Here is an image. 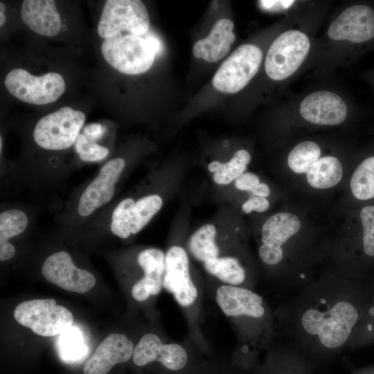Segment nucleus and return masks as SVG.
Returning <instances> with one entry per match:
<instances>
[{
  "mask_svg": "<svg viewBox=\"0 0 374 374\" xmlns=\"http://www.w3.org/2000/svg\"><path fill=\"white\" fill-rule=\"evenodd\" d=\"M320 147L313 141H303L290 152L287 164L296 173H306L310 167L320 157Z\"/></svg>",
  "mask_w": 374,
  "mask_h": 374,
  "instance_id": "obj_29",
  "label": "nucleus"
},
{
  "mask_svg": "<svg viewBox=\"0 0 374 374\" xmlns=\"http://www.w3.org/2000/svg\"><path fill=\"white\" fill-rule=\"evenodd\" d=\"M28 224L25 212L18 208L3 211L0 214V260L6 261L15 254V247L9 240L23 233Z\"/></svg>",
  "mask_w": 374,
  "mask_h": 374,
  "instance_id": "obj_24",
  "label": "nucleus"
},
{
  "mask_svg": "<svg viewBox=\"0 0 374 374\" xmlns=\"http://www.w3.org/2000/svg\"><path fill=\"white\" fill-rule=\"evenodd\" d=\"M222 162L218 161H214L211 162L208 166V170L210 172L215 173L217 172L221 166Z\"/></svg>",
  "mask_w": 374,
  "mask_h": 374,
  "instance_id": "obj_40",
  "label": "nucleus"
},
{
  "mask_svg": "<svg viewBox=\"0 0 374 374\" xmlns=\"http://www.w3.org/2000/svg\"><path fill=\"white\" fill-rule=\"evenodd\" d=\"M125 166V160L118 157L108 161L100 168L80 195L78 205L80 216L87 217L111 201Z\"/></svg>",
  "mask_w": 374,
  "mask_h": 374,
  "instance_id": "obj_13",
  "label": "nucleus"
},
{
  "mask_svg": "<svg viewBox=\"0 0 374 374\" xmlns=\"http://www.w3.org/2000/svg\"><path fill=\"white\" fill-rule=\"evenodd\" d=\"M254 196L267 197L270 193L269 186L265 183H260L251 192Z\"/></svg>",
  "mask_w": 374,
  "mask_h": 374,
  "instance_id": "obj_38",
  "label": "nucleus"
},
{
  "mask_svg": "<svg viewBox=\"0 0 374 374\" xmlns=\"http://www.w3.org/2000/svg\"><path fill=\"white\" fill-rule=\"evenodd\" d=\"M106 127L98 123L87 125L83 129V134L92 141H97L103 137L106 132Z\"/></svg>",
  "mask_w": 374,
  "mask_h": 374,
  "instance_id": "obj_36",
  "label": "nucleus"
},
{
  "mask_svg": "<svg viewBox=\"0 0 374 374\" xmlns=\"http://www.w3.org/2000/svg\"><path fill=\"white\" fill-rule=\"evenodd\" d=\"M75 149L83 161L93 162L104 159L109 154V150L83 134H80L75 143Z\"/></svg>",
  "mask_w": 374,
  "mask_h": 374,
  "instance_id": "obj_33",
  "label": "nucleus"
},
{
  "mask_svg": "<svg viewBox=\"0 0 374 374\" xmlns=\"http://www.w3.org/2000/svg\"><path fill=\"white\" fill-rule=\"evenodd\" d=\"M205 269L222 282L239 286L247 280V271L240 261L234 257L216 258L204 262Z\"/></svg>",
  "mask_w": 374,
  "mask_h": 374,
  "instance_id": "obj_26",
  "label": "nucleus"
},
{
  "mask_svg": "<svg viewBox=\"0 0 374 374\" xmlns=\"http://www.w3.org/2000/svg\"><path fill=\"white\" fill-rule=\"evenodd\" d=\"M362 235L353 254L350 278L364 280L374 277V205L364 206L360 212Z\"/></svg>",
  "mask_w": 374,
  "mask_h": 374,
  "instance_id": "obj_21",
  "label": "nucleus"
},
{
  "mask_svg": "<svg viewBox=\"0 0 374 374\" xmlns=\"http://www.w3.org/2000/svg\"><path fill=\"white\" fill-rule=\"evenodd\" d=\"M6 11V6L4 3H3L1 1L0 2V12L5 13Z\"/></svg>",
  "mask_w": 374,
  "mask_h": 374,
  "instance_id": "obj_42",
  "label": "nucleus"
},
{
  "mask_svg": "<svg viewBox=\"0 0 374 374\" xmlns=\"http://www.w3.org/2000/svg\"><path fill=\"white\" fill-rule=\"evenodd\" d=\"M149 28V15L141 1L108 0L103 7L97 30L105 39L121 32L143 35Z\"/></svg>",
  "mask_w": 374,
  "mask_h": 374,
  "instance_id": "obj_7",
  "label": "nucleus"
},
{
  "mask_svg": "<svg viewBox=\"0 0 374 374\" xmlns=\"http://www.w3.org/2000/svg\"><path fill=\"white\" fill-rule=\"evenodd\" d=\"M4 84L10 93L19 100L33 105H46L56 101L64 92L66 84L58 73L49 72L35 76L17 68L6 75Z\"/></svg>",
  "mask_w": 374,
  "mask_h": 374,
  "instance_id": "obj_6",
  "label": "nucleus"
},
{
  "mask_svg": "<svg viewBox=\"0 0 374 374\" xmlns=\"http://www.w3.org/2000/svg\"><path fill=\"white\" fill-rule=\"evenodd\" d=\"M308 184L317 189L335 186L341 179L343 167L339 160L332 156L319 158L306 172Z\"/></svg>",
  "mask_w": 374,
  "mask_h": 374,
  "instance_id": "obj_25",
  "label": "nucleus"
},
{
  "mask_svg": "<svg viewBox=\"0 0 374 374\" xmlns=\"http://www.w3.org/2000/svg\"><path fill=\"white\" fill-rule=\"evenodd\" d=\"M350 374H374V366H368L355 369Z\"/></svg>",
  "mask_w": 374,
  "mask_h": 374,
  "instance_id": "obj_39",
  "label": "nucleus"
},
{
  "mask_svg": "<svg viewBox=\"0 0 374 374\" xmlns=\"http://www.w3.org/2000/svg\"><path fill=\"white\" fill-rule=\"evenodd\" d=\"M300 228V220L294 214L278 213L271 216L262 227V244L258 248L260 260L269 267H281L283 249Z\"/></svg>",
  "mask_w": 374,
  "mask_h": 374,
  "instance_id": "obj_11",
  "label": "nucleus"
},
{
  "mask_svg": "<svg viewBox=\"0 0 374 374\" xmlns=\"http://www.w3.org/2000/svg\"><path fill=\"white\" fill-rule=\"evenodd\" d=\"M294 1H259L258 4L263 10L280 11L290 8Z\"/></svg>",
  "mask_w": 374,
  "mask_h": 374,
  "instance_id": "obj_37",
  "label": "nucleus"
},
{
  "mask_svg": "<svg viewBox=\"0 0 374 374\" xmlns=\"http://www.w3.org/2000/svg\"><path fill=\"white\" fill-rule=\"evenodd\" d=\"M216 234V228L212 224L202 226L192 234L188 249L197 260L205 262L218 257L220 251L215 243Z\"/></svg>",
  "mask_w": 374,
  "mask_h": 374,
  "instance_id": "obj_27",
  "label": "nucleus"
},
{
  "mask_svg": "<svg viewBox=\"0 0 374 374\" xmlns=\"http://www.w3.org/2000/svg\"><path fill=\"white\" fill-rule=\"evenodd\" d=\"M251 161V155L245 150H239L226 163H222L220 170L215 172L213 179L217 184L226 185L244 173Z\"/></svg>",
  "mask_w": 374,
  "mask_h": 374,
  "instance_id": "obj_31",
  "label": "nucleus"
},
{
  "mask_svg": "<svg viewBox=\"0 0 374 374\" xmlns=\"http://www.w3.org/2000/svg\"><path fill=\"white\" fill-rule=\"evenodd\" d=\"M84 121L82 112L61 107L37 121L33 130L34 141L44 150H66L75 143Z\"/></svg>",
  "mask_w": 374,
  "mask_h": 374,
  "instance_id": "obj_4",
  "label": "nucleus"
},
{
  "mask_svg": "<svg viewBox=\"0 0 374 374\" xmlns=\"http://www.w3.org/2000/svg\"><path fill=\"white\" fill-rule=\"evenodd\" d=\"M373 294L374 277L359 280L327 274L296 290L275 316L285 340L317 369L347 349Z\"/></svg>",
  "mask_w": 374,
  "mask_h": 374,
  "instance_id": "obj_1",
  "label": "nucleus"
},
{
  "mask_svg": "<svg viewBox=\"0 0 374 374\" xmlns=\"http://www.w3.org/2000/svg\"><path fill=\"white\" fill-rule=\"evenodd\" d=\"M15 320L42 337L61 334L72 326L73 317L53 299H33L19 303L14 310Z\"/></svg>",
  "mask_w": 374,
  "mask_h": 374,
  "instance_id": "obj_5",
  "label": "nucleus"
},
{
  "mask_svg": "<svg viewBox=\"0 0 374 374\" xmlns=\"http://www.w3.org/2000/svg\"><path fill=\"white\" fill-rule=\"evenodd\" d=\"M133 343L122 334L112 333L97 347L83 368L84 374H107L117 364L127 362L133 355Z\"/></svg>",
  "mask_w": 374,
  "mask_h": 374,
  "instance_id": "obj_18",
  "label": "nucleus"
},
{
  "mask_svg": "<svg viewBox=\"0 0 374 374\" xmlns=\"http://www.w3.org/2000/svg\"><path fill=\"white\" fill-rule=\"evenodd\" d=\"M87 350L82 336L77 328L71 327L60 334L58 352L64 361L69 363L79 361L85 356Z\"/></svg>",
  "mask_w": 374,
  "mask_h": 374,
  "instance_id": "obj_30",
  "label": "nucleus"
},
{
  "mask_svg": "<svg viewBox=\"0 0 374 374\" xmlns=\"http://www.w3.org/2000/svg\"><path fill=\"white\" fill-rule=\"evenodd\" d=\"M6 20V18L5 13L0 12V26L1 27H2L4 25Z\"/></svg>",
  "mask_w": 374,
  "mask_h": 374,
  "instance_id": "obj_41",
  "label": "nucleus"
},
{
  "mask_svg": "<svg viewBox=\"0 0 374 374\" xmlns=\"http://www.w3.org/2000/svg\"><path fill=\"white\" fill-rule=\"evenodd\" d=\"M161 48L159 39L149 34L121 32L105 39L101 52L106 62L119 72L138 75L148 71Z\"/></svg>",
  "mask_w": 374,
  "mask_h": 374,
  "instance_id": "obj_2",
  "label": "nucleus"
},
{
  "mask_svg": "<svg viewBox=\"0 0 374 374\" xmlns=\"http://www.w3.org/2000/svg\"><path fill=\"white\" fill-rule=\"evenodd\" d=\"M132 360L139 366L157 362L170 371H179L186 366L188 355L179 344H163L157 335L147 333L134 348Z\"/></svg>",
  "mask_w": 374,
  "mask_h": 374,
  "instance_id": "obj_16",
  "label": "nucleus"
},
{
  "mask_svg": "<svg viewBox=\"0 0 374 374\" xmlns=\"http://www.w3.org/2000/svg\"><path fill=\"white\" fill-rule=\"evenodd\" d=\"M162 198L157 194L144 196L136 201L127 197L115 207L111 218L113 234L125 239L140 232L160 211Z\"/></svg>",
  "mask_w": 374,
  "mask_h": 374,
  "instance_id": "obj_10",
  "label": "nucleus"
},
{
  "mask_svg": "<svg viewBox=\"0 0 374 374\" xmlns=\"http://www.w3.org/2000/svg\"><path fill=\"white\" fill-rule=\"evenodd\" d=\"M269 207V202L265 197L251 196L242 206V210L245 213H250L252 211L262 213Z\"/></svg>",
  "mask_w": 374,
  "mask_h": 374,
  "instance_id": "obj_35",
  "label": "nucleus"
},
{
  "mask_svg": "<svg viewBox=\"0 0 374 374\" xmlns=\"http://www.w3.org/2000/svg\"><path fill=\"white\" fill-rule=\"evenodd\" d=\"M310 47L303 33L290 30L280 35L270 46L265 62L267 75L282 80L292 75L305 60Z\"/></svg>",
  "mask_w": 374,
  "mask_h": 374,
  "instance_id": "obj_8",
  "label": "nucleus"
},
{
  "mask_svg": "<svg viewBox=\"0 0 374 374\" xmlns=\"http://www.w3.org/2000/svg\"><path fill=\"white\" fill-rule=\"evenodd\" d=\"M163 287L183 307L192 305L197 299V290L190 278L188 257L181 247L172 246L166 253Z\"/></svg>",
  "mask_w": 374,
  "mask_h": 374,
  "instance_id": "obj_14",
  "label": "nucleus"
},
{
  "mask_svg": "<svg viewBox=\"0 0 374 374\" xmlns=\"http://www.w3.org/2000/svg\"><path fill=\"white\" fill-rule=\"evenodd\" d=\"M328 37L334 40L362 43L374 37V10L366 5L344 10L330 25Z\"/></svg>",
  "mask_w": 374,
  "mask_h": 374,
  "instance_id": "obj_15",
  "label": "nucleus"
},
{
  "mask_svg": "<svg viewBox=\"0 0 374 374\" xmlns=\"http://www.w3.org/2000/svg\"><path fill=\"white\" fill-rule=\"evenodd\" d=\"M260 183L259 177L250 172H244L234 181L237 189L248 192H251Z\"/></svg>",
  "mask_w": 374,
  "mask_h": 374,
  "instance_id": "obj_34",
  "label": "nucleus"
},
{
  "mask_svg": "<svg viewBox=\"0 0 374 374\" xmlns=\"http://www.w3.org/2000/svg\"><path fill=\"white\" fill-rule=\"evenodd\" d=\"M302 117L313 124L335 125L344 121L347 107L341 97L328 91L314 92L305 97L299 107Z\"/></svg>",
  "mask_w": 374,
  "mask_h": 374,
  "instance_id": "obj_17",
  "label": "nucleus"
},
{
  "mask_svg": "<svg viewBox=\"0 0 374 374\" xmlns=\"http://www.w3.org/2000/svg\"><path fill=\"white\" fill-rule=\"evenodd\" d=\"M166 254L159 249L143 250L137 262L144 271V276L132 287L131 294L138 301L147 300L150 295H157L163 287Z\"/></svg>",
  "mask_w": 374,
  "mask_h": 374,
  "instance_id": "obj_20",
  "label": "nucleus"
},
{
  "mask_svg": "<svg viewBox=\"0 0 374 374\" xmlns=\"http://www.w3.org/2000/svg\"><path fill=\"white\" fill-rule=\"evenodd\" d=\"M21 17L30 30L43 36H55L62 28L60 15L52 0L23 1Z\"/></svg>",
  "mask_w": 374,
  "mask_h": 374,
  "instance_id": "obj_22",
  "label": "nucleus"
},
{
  "mask_svg": "<svg viewBox=\"0 0 374 374\" xmlns=\"http://www.w3.org/2000/svg\"><path fill=\"white\" fill-rule=\"evenodd\" d=\"M262 59L259 47L245 44L238 47L220 65L213 75L217 91L235 93L242 90L258 72Z\"/></svg>",
  "mask_w": 374,
  "mask_h": 374,
  "instance_id": "obj_9",
  "label": "nucleus"
},
{
  "mask_svg": "<svg viewBox=\"0 0 374 374\" xmlns=\"http://www.w3.org/2000/svg\"><path fill=\"white\" fill-rule=\"evenodd\" d=\"M42 273L51 283L75 293L87 292L96 282L91 272L77 267L70 254L64 251L48 256L43 263Z\"/></svg>",
  "mask_w": 374,
  "mask_h": 374,
  "instance_id": "obj_12",
  "label": "nucleus"
},
{
  "mask_svg": "<svg viewBox=\"0 0 374 374\" xmlns=\"http://www.w3.org/2000/svg\"><path fill=\"white\" fill-rule=\"evenodd\" d=\"M315 370L314 364L285 339L271 348L261 374H313Z\"/></svg>",
  "mask_w": 374,
  "mask_h": 374,
  "instance_id": "obj_19",
  "label": "nucleus"
},
{
  "mask_svg": "<svg viewBox=\"0 0 374 374\" xmlns=\"http://www.w3.org/2000/svg\"><path fill=\"white\" fill-rule=\"evenodd\" d=\"M233 28L234 24L230 19H218L209 35L194 44V56L208 62H215L224 57L229 53L231 45L235 40Z\"/></svg>",
  "mask_w": 374,
  "mask_h": 374,
  "instance_id": "obj_23",
  "label": "nucleus"
},
{
  "mask_svg": "<svg viewBox=\"0 0 374 374\" xmlns=\"http://www.w3.org/2000/svg\"><path fill=\"white\" fill-rule=\"evenodd\" d=\"M216 301L226 316L245 320L258 335L273 327V316L264 299L249 288L222 285Z\"/></svg>",
  "mask_w": 374,
  "mask_h": 374,
  "instance_id": "obj_3",
  "label": "nucleus"
},
{
  "mask_svg": "<svg viewBox=\"0 0 374 374\" xmlns=\"http://www.w3.org/2000/svg\"><path fill=\"white\" fill-rule=\"evenodd\" d=\"M353 196L359 200L374 198V156L363 160L354 170L350 179Z\"/></svg>",
  "mask_w": 374,
  "mask_h": 374,
  "instance_id": "obj_28",
  "label": "nucleus"
},
{
  "mask_svg": "<svg viewBox=\"0 0 374 374\" xmlns=\"http://www.w3.org/2000/svg\"><path fill=\"white\" fill-rule=\"evenodd\" d=\"M374 344V294L358 324L347 350H355Z\"/></svg>",
  "mask_w": 374,
  "mask_h": 374,
  "instance_id": "obj_32",
  "label": "nucleus"
}]
</instances>
